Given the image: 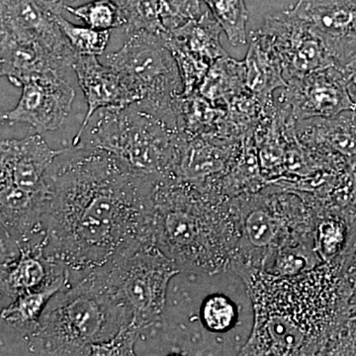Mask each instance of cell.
<instances>
[{
  "label": "cell",
  "instance_id": "cell-1",
  "mask_svg": "<svg viewBox=\"0 0 356 356\" xmlns=\"http://www.w3.org/2000/svg\"><path fill=\"white\" fill-rule=\"evenodd\" d=\"M159 181L102 149L65 147L46 175L44 255L81 273L154 245Z\"/></svg>",
  "mask_w": 356,
  "mask_h": 356
},
{
  "label": "cell",
  "instance_id": "cell-2",
  "mask_svg": "<svg viewBox=\"0 0 356 356\" xmlns=\"http://www.w3.org/2000/svg\"><path fill=\"white\" fill-rule=\"evenodd\" d=\"M232 269L245 281L254 308V327L240 355H324L350 308L339 266L323 264L296 276L242 264Z\"/></svg>",
  "mask_w": 356,
  "mask_h": 356
},
{
  "label": "cell",
  "instance_id": "cell-3",
  "mask_svg": "<svg viewBox=\"0 0 356 356\" xmlns=\"http://www.w3.org/2000/svg\"><path fill=\"white\" fill-rule=\"evenodd\" d=\"M250 303L245 281L232 268L181 270L170 281L161 318L140 336L163 343L159 355H240L254 327V317L243 315L254 311L245 308Z\"/></svg>",
  "mask_w": 356,
  "mask_h": 356
},
{
  "label": "cell",
  "instance_id": "cell-4",
  "mask_svg": "<svg viewBox=\"0 0 356 356\" xmlns=\"http://www.w3.org/2000/svg\"><path fill=\"white\" fill-rule=\"evenodd\" d=\"M154 243L181 270L218 273L235 261L232 198L194 182L161 179L154 200Z\"/></svg>",
  "mask_w": 356,
  "mask_h": 356
},
{
  "label": "cell",
  "instance_id": "cell-5",
  "mask_svg": "<svg viewBox=\"0 0 356 356\" xmlns=\"http://www.w3.org/2000/svg\"><path fill=\"white\" fill-rule=\"evenodd\" d=\"M131 327H137L132 315L102 267L70 273L67 284L51 297L16 355H95Z\"/></svg>",
  "mask_w": 356,
  "mask_h": 356
},
{
  "label": "cell",
  "instance_id": "cell-6",
  "mask_svg": "<svg viewBox=\"0 0 356 356\" xmlns=\"http://www.w3.org/2000/svg\"><path fill=\"white\" fill-rule=\"evenodd\" d=\"M184 140L177 122L138 102L98 110L76 146L102 149L156 179H179Z\"/></svg>",
  "mask_w": 356,
  "mask_h": 356
},
{
  "label": "cell",
  "instance_id": "cell-7",
  "mask_svg": "<svg viewBox=\"0 0 356 356\" xmlns=\"http://www.w3.org/2000/svg\"><path fill=\"white\" fill-rule=\"evenodd\" d=\"M238 232L233 264L264 270L276 250L315 240L316 211L297 192L259 189L232 198Z\"/></svg>",
  "mask_w": 356,
  "mask_h": 356
},
{
  "label": "cell",
  "instance_id": "cell-8",
  "mask_svg": "<svg viewBox=\"0 0 356 356\" xmlns=\"http://www.w3.org/2000/svg\"><path fill=\"white\" fill-rule=\"evenodd\" d=\"M106 65L120 74L139 102L179 122L184 84L163 36L146 31L128 33L123 46L107 56Z\"/></svg>",
  "mask_w": 356,
  "mask_h": 356
},
{
  "label": "cell",
  "instance_id": "cell-9",
  "mask_svg": "<svg viewBox=\"0 0 356 356\" xmlns=\"http://www.w3.org/2000/svg\"><path fill=\"white\" fill-rule=\"evenodd\" d=\"M102 267L140 332L161 318L170 281L181 271L156 245L138 248Z\"/></svg>",
  "mask_w": 356,
  "mask_h": 356
},
{
  "label": "cell",
  "instance_id": "cell-10",
  "mask_svg": "<svg viewBox=\"0 0 356 356\" xmlns=\"http://www.w3.org/2000/svg\"><path fill=\"white\" fill-rule=\"evenodd\" d=\"M297 122L355 111L356 91L343 65L334 64L294 77L280 89Z\"/></svg>",
  "mask_w": 356,
  "mask_h": 356
},
{
  "label": "cell",
  "instance_id": "cell-11",
  "mask_svg": "<svg viewBox=\"0 0 356 356\" xmlns=\"http://www.w3.org/2000/svg\"><path fill=\"white\" fill-rule=\"evenodd\" d=\"M65 72H44L23 81L19 102L2 114V122L27 124L40 134L58 130L67 121L76 97Z\"/></svg>",
  "mask_w": 356,
  "mask_h": 356
},
{
  "label": "cell",
  "instance_id": "cell-12",
  "mask_svg": "<svg viewBox=\"0 0 356 356\" xmlns=\"http://www.w3.org/2000/svg\"><path fill=\"white\" fill-rule=\"evenodd\" d=\"M259 30L277 54L286 83L337 64L317 34L288 9L267 16Z\"/></svg>",
  "mask_w": 356,
  "mask_h": 356
},
{
  "label": "cell",
  "instance_id": "cell-13",
  "mask_svg": "<svg viewBox=\"0 0 356 356\" xmlns=\"http://www.w3.org/2000/svg\"><path fill=\"white\" fill-rule=\"evenodd\" d=\"M222 31L221 26L208 9L200 17L168 31L163 37L181 76L182 96L196 92L211 65L228 56L220 43Z\"/></svg>",
  "mask_w": 356,
  "mask_h": 356
},
{
  "label": "cell",
  "instance_id": "cell-14",
  "mask_svg": "<svg viewBox=\"0 0 356 356\" xmlns=\"http://www.w3.org/2000/svg\"><path fill=\"white\" fill-rule=\"evenodd\" d=\"M64 6L56 0H0V33L38 40L72 67L77 56L58 23Z\"/></svg>",
  "mask_w": 356,
  "mask_h": 356
},
{
  "label": "cell",
  "instance_id": "cell-15",
  "mask_svg": "<svg viewBox=\"0 0 356 356\" xmlns=\"http://www.w3.org/2000/svg\"><path fill=\"white\" fill-rule=\"evenodd\" d=\"M64 149H54L34 132L20 140L6 139L0 145V186L14 187L32 195L46 196V175Z\"/></svg>",
  "mask_w": 356,
  "mask_h": 356
},
{
  "label": "cell",
  "instance_id": "cell-16",
  "mask_svg": "<svg viewBox=\"0 0 356 356\" xmlns=\"http://www.w3.org/2000/svg\"><path fill=\"white\" fill-rule=\"evenodd\" d=\"M317 34L337 64L356 54V0H297L287 8Z\"/></svg>",
  "mask_w": 356,
  "mask_h": 356
},
{
  "label": "cell",
  "instance_id": "cell-17",
  "mask_svg": "<svg viewBox=\"0 0 356 356\" xmlns=\"http://www.w3.org/2000/svg\"><path fill=\"white\" fill-rule=\"evenodd\" d=\"M17 254L1 259V309L21 295L50 286L70 273L44 255V241L17 245Z\"/></svg>",
  "mask_w": 356,
  "mask_h": 356
},
{
  "label": "cell",
  "instance_id": "cell-18",
  "mask_svg": "<svg viewBox=\"0 0 356 356\" xmlns=\"http://www.w3.org/2000/svg\"><path fill=\"white\" fill-rule=\"evenodd\" d=\"M72 70L88 104L86 117L72 140V146H76L84 129L98 110L127 106L139 100L124 83L120 74L110 65H102L95 56H77Z\"/></svg>",
  "mask_w": 356,
  "mask_h": 356
},
{
  "label": "cell",
  "instance_id": "cell-19",
  "mask_svg": "<svg viewBox=\"0 0 356 356\" xmlns=\"http://www.w3.org/2000/svg\"><path fill=\"white\" fill-rule=\"evenodd\" d=\"M69 63L38 40L0 33V74L20 88L26 79L50 72H67Z\"/></svg>",
  "mask_w": 356,
  "mask_h": 356
},
{
  "label": "cell",
  "instance_id": "cell-20",
  "mask_svg": "<svg viewBox=\"0 0 356 356\" xmlns=\"http://www.w3.org/2000/svg\"><path fill=\"white\" fill-rule=\"evenodd\" d=\"M297 136L304 146L341 154L356 163V119L353 111L297 122Z\"/></svg>",
  "mask_w": 356,
  "mask_h": 356
},
{
  "label": "cell",
  "instance_id": "cell-21",
  "mask_svg": "<svg viewBox=\"0 0 356 356\" xmlns=\"http://www.w3.org/2000/svg\"><path fill=\"white\" fill-rule=\"evenodd\" d=\"M243 60L248 89L264 102L273 97L276 89L287 86L277 54L259 29L252 33L250 48Z\"/></svg>",
  "mask_w": 356,
  "mask_h": 356
},
{
  "label": "cell",
  "instance_id": "cell-22",
  "mask_svg": "<svg viewBox=\"0 0 356 356\" xmlns=\"http://www.w3.org/2000/svg\"><path fill=\"white\" fill-rule=\"evenodd\" d=\"M245 88L247 69L245 60H236L225 56L211 65L196 92L213 104L226 108L227 104Z\"/></svg>",
  "mask_w": 356,
  "mask_h": 356
},
{
  "label": "cell",
  "instance_id": "cell-23",
  "mask_svg": "<svg viewBox=\"0 0 356 356\" xmlns=\"http://www.w3.org/2000/svg\"><path fill=\"white\" fill-rule=\"evenodd\" d=\"M315 211L316 250L325 264L339 266L350 243L355 221L341 211Z\"/></svg>",
  "mask_w": 356,
  "mask_h": 356
},
{
  "label": "cell",
  "instance_id": "cell-24",
  "mask_svg": "<svg viewBox=\"0 0 356 356\" xmlns=\"http://www.w3.org/2000/svg\"><path fill=\"white\" fill-rule=\"evenodd\" d=\"M325 264L316 250L315 240L285 245L276 250L264 270L276 276L301 275Z\"/></svg>",
  "mask_w": 356,
  "mask_h": 356
},
{
  "label": "cell",
  "instance_id": "cell-25",
  "mask_svg": "<svg viewBox=\"0 0 356 356\" xmlns=\"http://www.w3.org/2000/svg\"><path fill=\"white\" fill-rule=\"evenodd\" d=\"M120 9L124 31H146L165 37L161 0H113Z\"/></svg>",
  "mask_w": 356,
  "mask_h": 356
},
{
  "label": "cell",
  "instance_id": "cell-26",
  "mask_svg": "<svg viewBox=\"0 0 356 356\" xmlns=\"http://www.w3.org/2000/svg\"><path fill=\"white\" fill-rule=\"evenodd\" d=\"M226 33L229 43L238 47L247 44L248 11L245 0H203Z\"/></svg>",
  "mask_w": 356,
  "mask_h": 356
},
{
  "label": "cell",
  "instance_id": "cell-27",
  "mask_svg": "<svg viewBox=\"0 0 356 356\" xmlns=\"http://www.w3.org/2000/svg\"><path fill=\"white\" fill-rule=\"evenodd\" d=\"M64 9L92 29L112 31L124 27L120 9L113 0H92L76 7L65 4Z\"/></svg>",
  "mask_w": 356,
  "mask_h": 356
},
{
  "label": "cell",
  "instance_id": "cell-28",
  "mask_svg": "<svg viewBox=\"0 0 356 356\" xmlns=\"http://www.w3.org/2000/svg\"><path fill=\"white\" fill-rule=\"evenodd\" d=\"M63 34L76 56H102L108 46L111 31H99L92 28L77 26L65 19L63 13L58 16Z\"/></svg>",
  "mask_w": 356,
  "mask_h": 356
},
{
  "label": "cell",
  "instance_id": "cell-29",
  "mask_svg": "<svg viewBox=\"0 0 356 356\" xmlns=\"http://www.w3.org/2000/svg\"><path fill=\"white\" fill-rule=\"evenodd\" d=\"M339 271L350 291V305L356 307V227H353L350 243L339 264Z\"/></svg>",
  "mask_w": 356,
  "mask_h": 356
},
{
  "label": "cell",
  "instance_id": "cell-30",
  "mask_svg": "<svg viewBox=\"0 0 356 356\" xmlns=\"http://www.w3.org/2000/svg\"><path fill=\"white\" fill-rule=\"evenodd\" d=\"M356 91V54L343 65Z\"/></svg>",
  "mask_w": 356,
  "mask_h": 356
},
{
  "label": "cell",
  "instance_id": "cell-31",
  "mask_svg": "<svg viewBox=\"0 0 356 356\" xmlns=\"http://www.w3.org/2000/svg\"><path fill=\"white\" fill-rule=\"evenodd\" d=\"M56 1L60 2V3L67 4V3H65V0H56Z\"/></svg>",
  "mask_w": 356,
  "mask_h": 356
},
{
  "label": "cell",
  "instance_id": "cell-32",
  "mask_svg": "<svg viewBox=\"0 0 356 356\" xmlns=\"http://www.w3.org/2000/svg\"><path fill=\"white\" fill-rule=\"evenodd\" d=\"M353 114H355V119H356V109L355 110V111H353Z\"/></svg>",
  "mask_w": 356,
  "mask_h": 356
}]
</instances>
